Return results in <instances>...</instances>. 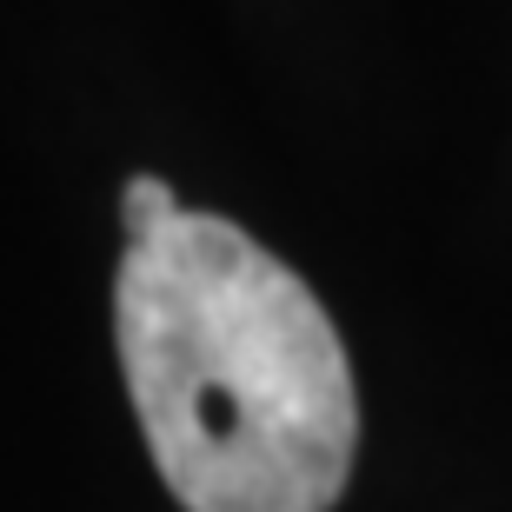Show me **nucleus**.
<instances>
[{
    "label": "nucleus",
    "instance_id": "1",
    "mask_svg": "<svg viewBox=\"0 0 512 512\" xmlns=\"http://www.w3.org/2000/svg\"><path fill=\"white\" fill-rule=\"evenodd\" d=\"M127 393L187 512H333L360 446L346 346L313 286L220 213H173L114 273Z\"/></svg>",
    "mask_w": 512,
    "mask_h": 512
},
{
    "label": "nucleus",
    "instance_id": "2",
    "mask_svg": "<svg viewBox=\"0 0 512 512\" xmlns=\"http://www.w3.org/2000/svg\"><path fill=\"white\" fill-rule=\"evenodd\" d=\"M120 213H127V240H140V233L167 227L173 213H187V207H180V193H173L167 180H153V173H133L127 193H120Z\"/></svg>",
    "mask_w": 512,
    "mask_h": 512
}]
</instances>
